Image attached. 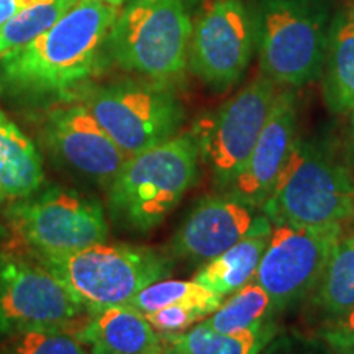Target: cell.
Listing matches in <instances>:
<instances>
[{
  "mask_svg": "<svg viewBox=\"0 0 354 354\" xmlns=\"http://www.w3.org/2000/svg\"><path fill=\"white\" fill-rule=\"evenodd\" d=\"M76 335L92 354H166L162 336L143 313L128 305L94 313Z\"/></svg>",
  "mask_w": 354,
  "mask_h": 354,
  "instance_id": "cell-16",
  "label": "cell"
},
{
  "mask_svg": "<svg viewBox=\"0 0 354 354\" xmlns=\"http://www.w3.org/2000/svg\"><path fill=\"white\" fill-rule=\"evenodd\" d=\"M82 105L128 158L172 138L184 118L180 102L161 84H107L86 92Z\"/></svg>",
  "mask_w": 354,
  "mask_h": 354,
  "instance_id": "cell-7",
  "label": "cell"
},
{
  "mask_svg": "<svg viewBox=\"0 0 354 354\" xmlns=\"http://www.w3.org/2000/svg\"><path fill=\"white\" fill-rule=\"evenodd\" d=\"M271 230L272 227L248 234L225 253L205 263L194 281L221 299L240 290L248 282L253 281L271 238Z\"/></svg>",
  "mask_w": 354,
  "mask_h": 354,
  "instance_id": "cell-18",
  "label": "cell"
},
{
  "mask_svg": "<svg viewBox=\"0 0 354 354\" xmlns=\"http://www.w3.org/2000/svg\"><path fill=\"white\" fill-rule=\"evenodd\" d=\"M118 7L79 0L51 28L0 57L8 86L30 94H63L99 68Z\"/></svg>",
  "mask_w": 354,
  "mask_h": 354,
  "instance_id": "cell-1",
  "label": "cell"
},
{
  "mask_svg": "<svg viewBox=\"0 0 354 354\" xmlns=\"http://www.w3.org/2000/svg\"><path fill=\"white\" fill-rule=\"evenodd\" d=\"M259 354H312L307 349H302L299 344H294L289 339H284V342H279L271 344L269 343L263 351Z\"/></svg>",
  "mask_w": 354,
  "mask_h": 354,
  "instance_id": "cell-29",
  "label": "cell"
},
{
  "mask_svg": "<svg viewBox=\"0 0 354 354\" xmlns=\"http://www.w3.org/2000/svg\"><path fill=\"white\" fill-rule=\"evenodd\" d=\"M297 102L292 91L277 92L266 125L246 165L227 187L230 196L263 209L297 136Z\"/></svg>",
  "mask_w": 354,
  "mask_h": 354,
  "instance_id": "cell-15",
  "label": "cell"
},
{
  "mask_svg": "<svg viewBox=\"0 0 354 354\" xmlns=\"http://www.w3.org/2000/svg\"><path fill=\"white\" fill-rule=\"evenodd\" d=\"M254 33L261 68L276 86L300 87L320 76L328 32L315 0H263Z\"/></svg>",
  "mask_w": 354,
  "mask_h": 354,
  "instance_id": "cell-6",
  "label": "cell"
},
{
  "mask_svg": "<svg viewBox=\"0 0 354 354\" xmlns=\"http://www.w3.org/2000/svg\"><path fill=\"white\" fill-rule=\"evenodd\" d=\"M82 308L68 287L43 266L17 259L0 266V336L68 328Z\"/></svg>",
  "mask_w": 354,
  "mask_h": 354,
  "instance_id": "cell-12",
  "label": "cell"
},
{
  "mask_svg": "<svg viewBox=\"0 0 354 354\" xmlns=\"http://www.w3.org/2000/svg\"><path fill=\"white\" fill-rule=\"evenodd\" d=\"M274 312L276 308L268 292L251 281L232 294L227 302H221L203 323L221 333H246L272 326Z\"/></svg>",
  "mask_w": 354,
  "mask_h": 354,
  "instance_id": "cell-21",
  "label": "cell"
},
{
  "mask_svg": "<svg viewBox=\"0 0 354 354\" xmlns=\"http://www.w3.org/2000/svg\"><path fill=\"white\" fill-rule=\"evenodd\" d=\"M323 94L336 113L354 110V8L343 12L328 33Z\"/></svg>",
  "mask_w": 354,
  "mask_h": 354,
  "instance_id": "cell-19",
  "label": "cell"
},
{
  "mask_svg": "<svg viewBox=\"0 0 354 354\" xmlns=\"http://www.w3.org/2000/svg\"><path fill=\"white\" fill-rule=\"evenodd\" d=\"M198 156L194 136L180 135L128 158L109 184L113 223L138 233L156 228L197 183Z\"/></svg>",
  "mask_w": 354,
  "mask_h": 354,
  "instance_id": "cell-2",
  "label": "cell"
},
{
  "mask_svg": "<svg viewBox=\"0 0 354 354\" xmlns=\"http://www.w3.org/2000/svg\"><path fill=\"white\" fill-rule=\"evenodd\" d=\"M276 95L271 79L256 77L198 123L194 135L198 154L221 187L227 189L245 167Z\"/></svg>",
  "mask_w": 354,
  "mask_h": 354,
  "instance_id": "cell-8",
  "label": "cell"
},
{
  "mask_svg": "<svg viewBox=\"0 0 354 354\" xmlns=\"http://www.w3.org/2000/svg\"><path fill=\"white\" fill-rule=\"evenodd\" d=\"M263 212L272 225L342 227L354 215V179L325 148L295 138Z\"/></svg>",
  "mask_w": 354,
  "mask_h": 354,
  "instance_id": "cell-3",
  "label": "cell"
},
{
  "mask_svg": "<svg viewBox=\"0 0 354 354\" xmlns=\"http://www.w3.org/2000/svg\"><path fill=\"white\" fill-rule=\"evenodd\" d=\"M254 210L230 194L203 197L172 238V254L209 263L248 234L272 227L268 216L256 215Z\"/></svg>",
  "mask_w": 354,
  "mask_h": 354,
  "instance_id": "cell-13",
  "label": "cell"
},
{
  "mask_svg": "<svg viewBox=\"0 0 354 354\" xmlns=\"http://www.w3.org/2000/svg\"><path fill=\"white\" fill-rule=\"evenodd\" d=\"M221 302L223 299L220 295L205 289L196 281H158L145 287L127 305L146 315L169 305L190 304L207 310L210 315L220 307Z\"/></svg>",
  "mask_w": 354,
  "mask_h": 354,
  "instance_id": "cell-24",
  "label": "cell"
},
{
  "mask_svg": "<svg viewBox=\"0 0 354 354\" xmlns=\"http://www.w3.org/2000/svg\"><path fill=\"white\" fill-rule=\"evenodd\" d=\"M351 125H353V138H354V110H353V115H351Z\"/></svg>",
  "mask_w": 354,
  "mask_h": 354,
  "instance_id": "cell-31",
  "label": "cell"
},
{
  "mask_svg": "<svg viewBox=\"0 0 354 354\" xmlns=\"http://www.w3.org/2000/svg\"><path fill=\"white\" fill-rule=\"evenodd\" d=\"M318 338L331 354H354V305L335 317H328L318 330Z\"/></svg>",
  "mask_w": 354,
  "mask_h": 354,
  "instance_id": "cell-27",
  "label": "cell"
},
{
  "mask_svg": "<svg viewBox=\"0 0 354 354\" xmlns=\"http://www.w3.org/2000/svg\"><path fill=\"white\" fill-rule=\"evenodd\" d=\"M43 183V161L37 146L0 112V202L26 201Z\"/></svg>",
  "mask_w": 354,
  "mask_h": 354,
  "instance_id": "cell-17",
  "label": "cell"
},
{
  "mask_svg": "<svg viewBox=\"0 0 354 354\" xmlns=\"http://www.w3.org/2000/svg\"><path fill=\"white\" fill-rule=\"evenodd\" d=\"M254 37V24L243 0H214L192 28L190 69L215 88L233 86L250 64Z\"/></svg>",
  "mask_w": 354,
  "mask_h": 354,
  "instance_id": "cell-11",
  "label": "cell"
},
{
  "mask_svg": "<svg viewBox=\"0 0 354 354\" xmlns=\"http://www.w3.org/2000/svg\"><path fill=\"white\" fill-rule=\"evenodd\" d=\"M35 2L37 0H0V26Z\"/></svg>",
  "mask_w": 354,
  "mask_h": 354,
  "instance_id": "cell-28",
  "label": "cell"
},
{
  "mask_svg": "<svg viewBox=\"0 0 354 354\" xmlns=\"http://www.w3.org/2000/svg\"><path fill=\"white\" fill-rule=\"evenodd\" d=\"M146 320L154 326L161 336L179 335L183 331L189 330L194 323L201 318L209 317L207 310H203L198 305L180 304V305H169V307L159 308L156 312L146 313Z\"/></svg>",
  "mask_w": 354,
  "mask_h": 354,
  "instance_id": "cell-26",
  "label": "cell"
},
{
  "mask_svg": "<svg viewBox=\"0 0 354 354\" xmlns=\"http://www.w3.org/2000/svg\"><path fill=\"white\" fill-rule=\"evenodd\" d=\"M13 218L21 236L39 256L69 254L109 238L100 203L74 190H46L19 203Z\"/></svg>",
  "mask_w": 354,
  "mask_h": 354,
  "instance_id": "cell-9",
  "label": "cell"
},
{
  "mask_svg": "<svg viewBox=\"0 0 354 354\" xmlns=\"http://www.w3.org/2000/svg\"><path fill=\"white\" fill-rule=\"evenodd\" d=\"M339 236L342 227L272 225L253 282L268 292L274 308L289 307L315 289Z\"/></svg>",
  "mask_w": 354,
  "mask_h": 354,
  "instance_id": "cell-10",
  "label": "cell"
},
{
  "mask_svg": "<svg viewBox=\"0 0 354 354\" xmlns=\"http://www.w3.org/2000/svg\"><path fill=\"white\" fill-rule=\"evenodd\" d=\"M192 28L183 0H128L110 30L107 51L123 69L166 81L187 64Z\"/></svg>",
  "mask_w": 354,
  "mask_h": 354,
  "instance_id": "cell-5",
  "label": "cell"
},
{
  "mask_svg": "<svg viewBox=\"0 0 354 354\" xmlns=\"http://www.w3.org/2000/svg\"><path fill=\"white\" fill-rule=\"evenodd\" d=\"M44 135L61 161L100 183H112L128 159L82 104L51 110Z\"/></svg>",
  "mask_w": 354,
  "mask_h": 354,
  "instance_id": "cell-14",
  "label": "cell"
},
{
  "mask_svg": "<svg viewBox=\"0 0 354 354\" xmlns=\"http://www.w3.org/2000/svg\"><path fill=\"white\" fill-rule=\"evenodd\" d=\"M2 354H88L76 333L66 328L25 330L8 336Z\"/></svg>",
  "mask_w": 354,
  "mask_h": 354,
  "instance_id": "cell-25",
  "label": "cell"
},
{
  "mask_svg": "<svg viewBox=\"0 0 354 354\" xmlns=\"http://www.w3.org/2000/svg\"><path fill=\"white\" fill-rule=\"evenodd\" d=\"M274 335V325L259 331L221 333L202 322L179 335L162 336V342L166 354H259Z\"/></svg>",
  "mask_w": 354,
  "mask_h": 354,
  "instance_id": "cell-20",
  "label": "cell"
},
{
  "mask_svg": "<svg viewBox=\"0 0 354 354\" xmlns=\"http://www.w3.org/2000/svg\"><path fill=\"white\" fill-rule=\"evenodd\" d=\"M79 0H37L0 26V57L51 28Z\"/></svg>",
  "mask_w": 354,
  "mask_h": 354,
  "instance_id": "cell-23",
  "label": "cell"
},
{
  "mask_svg": "<svg viewBox=\"0 0 354 354\" xmlns=\"http://www.w3.org/2000/svg\"><path fill=\"white\" fill-rule=\"evenodd\" d=\"M315 305L328 317L354 305V232L338 238L317 284Z\"/></svg>",
  "mask_w": 354,
  "mask_h": 354,
  "instance_id": "cell-22",
  "label": "cell"
},
{
  "mask_svg": "<svg viewBox=\"0 0 354 354\" xmlns=\"http://www.w3.org/2000/svg\"><path fill=\"white\" fill-rule=\"evenodd\" d=\"M99 2H105V3H110V6L118 7V6H123V3L128 2V0H99Z\"/></svg>",
  "mask_w": 354,
  "mask_h": 354,
  "instance_id": "cell-30",
  "label": "cell"
},
{
  "mask_svg": "<svg viewBox=\"0 0 354 354\" xmlns=\"http://www.w3.org/2000/svg\"><path fill=\"white\" fill-rule=\"evenodd\" d=\"M41 264L92 313L127 305L172 269L169 258L153 248L105 243L63 256H41Z\"/></svg>",
  "mask_w": 354,
  "mask_h": 354,
  "instance_id": "cell-4",
  "label": "cell"
}]
</instances>
